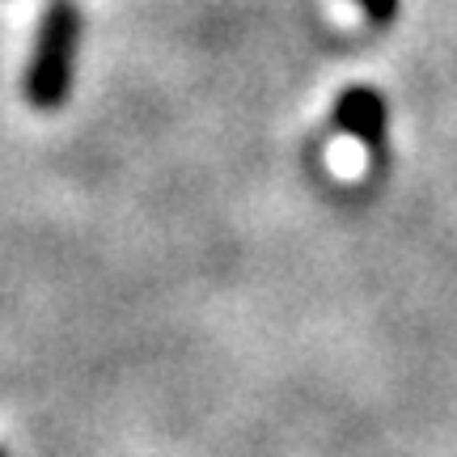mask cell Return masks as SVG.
Returning a JSON list of instances; mask_svg holds the SVG:
<instances>
[{
    "label": "cell",
    "instance_id": "cell-1",
    "mask_svg": "<svg viewBox=\"0 0 457 457\" xmlns=\"http://www.w3.org/2000/svg\"><path fill=\"white\" fill-rule=\"evenodd\" d=\"M77 38H81V13L72 0H51L43 21H38V38H34V55L26 64V102L38 111H51L68 98L72 85V60H77Z\"/></svg>",
    "mask_w": 457,
    "mask_h": 457
},
{
    "label": "cell",
    "instance_id": "cell-2",
    "mask_svg": "<svg viewBox=\"0 0 457 457\" xmlns=\"http://www.w3.org/2000/svg\"><path fill=\"white\" fill-rule=\"evenodd\" d=\"M335 119H339V128L347 131V136H356L364 148H373L377 140H381V131H386V102H381V94H373V89L352 85L339 98V106H335Z\"/></svg>",
    "mask_w": 457,
    "mask_h": 457
},
{
    "label": "cell",
    "instance_id": "cell-3",
    "mask_svg": "<svg viewBox=\"0 0 457 457\" xmlns=\"http://www.w3.org/2000/svg\"><path fill=\"white\" fill-rule=\"evenodd\" d=\"M360 9L369 13L373 26H386V21H394V13H398V0H360Z\"/></svg>",
    "mask_w": 457,
    "mask_h": 457
}]
</instances>
